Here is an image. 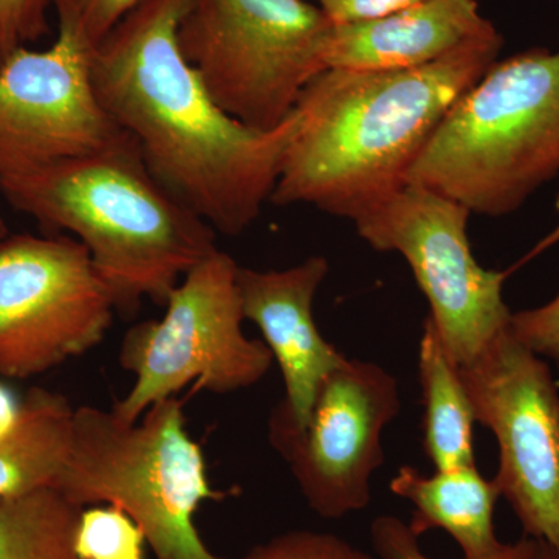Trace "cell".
<instances>
[{
	"label": "cell",
	"mask_w": 559,
	"mask_h": 559,
	"mask_svg": "<svg viewBox=\"0 0 559 559\" xmlns=\"http://www.w3.org/2000/svg\"><path fill=\"white\" fill-rule=\"evenodd\" d=\"M469 216L457 202L406 183L353 219L371 249L400 253L409 264L455 367L509 329L513 314L502 294L507 272L485 270L473 255Z\"/></svg>",
	"instance_id": "8"
},
{
	"label": "cell",
	"mask_w": 559,
	"mask_h": 559,
	"mask_svg": "<svg viewBox=\"0 0 559 559\" xmlns=\"http://www.w3.org/2000/svg\"><path fill=\"white\" fill-rule=\"evenodd\" d=\"M81 510L51 487L0 499V559H80L73 535Z\"/></svg>",
	"instance_id": "18"
},
{
	"label": "cell",
	"mask_w": 559,
	"mask_h": 559,
	"mask_svg": "<svg viewBox=\"0 0 559 559\" xmlns=\"http://www.w3.org/2000/svg\"><path fill=\"white\" fill-rule=\"evenodd\" d=\"M53 488L81 509L119 507L143 530L156 559H226L209 549L194 524L202 503L226 492L212 487L176 396L132 425L112 411L76 407L69 457Z\"/></svg>",
	"instance_id": "5"
},
{
	"label": "cell",
	"mask_w": 559,
	"mask_h": 559,
	"mask_svg": "<svg viewBox=\"0 0 559 559\" xmlns=\"http://www.w3.org/2000/svg\"><path fill=\"white\" fill-rule=\"evenodd\" d=\"M390 489L414 507L407 525L417 538L443 530L457 543L465 559H488L506 546L495 528L498 485L485 479L476 465L436 469L432 476L404 465L390 480Z\"/></svg>",
	"instance_id": "15"
},
{
	"label": "cell",
	"mask_w": 559,
	"mask_h": 559,
	"mask_svg": "<svg viewBox=\"0 0 559 559\" xmlns=\"http://www.w3.org/2000/svg\"><path fill=\"white\" fill-rule=\"evenodd\" d=\"M187 5L143 0L92 49V75L151 175L213 230L238 237L271 202L299 112L259 131L221 108L179 47Z\"/></svg>",
	"instance_id": "1"
},
{
	"label": "cell",
	"mask_w": 559,
	"mask_h": 559,
	"mask_svg": "<svg viewBox=\"0 0 559 559\" xmlns=\"http://www.w3.org/2000/svg\"><path fill=\"white\" fill-rule=\"evenodd\" d=\"M425 0H314L331 24H349L388 16Z\"/></svg>",
	"instance_id": "25"
},
{
	"label": "cell",
	"mask_w": 559,
	"mask_h": 559,
	"mask_svg": "<svg viewBox=\"0 0 559 559\" xmlns=\"http://www.w3.org/2000/svg\"><path fill=\"white\" fill-rule=\"evenodd\" d=\"M510 329L521 344L559 369V294L538 308L513 312Z\"/></svg>",
	"instance_id": "24"
},
{
	"label": "cell",
	"mask_w": 559,
	"mask_h": 559,
	"mask_svg": "<svg viewBox=\"0 0 559 559\" xmlns=\"http://www.w3.org/2000/svg\"><path fill=\"white\" fill-rule=\"evenodd\" d=\"M116 301L69 235L0 241V377L28 380L105 340Z\"/></svg>",
	"instance_id": "10"
},
{
	"label": "cell",
	"mask_w": 559,
	"mask_h": 559,
	"mask_svg": "<svg viewBox=\"0 0 559 559\" xmlns=\"http://www.w3.org/2000/svg\"><path fill=\"white\" fill-rule=\"evenodd\" d=\"M55 0H0V55L27 47L47 31V11Z\"/></svg>",
	"instance_id": "23"
},
{
	"label": "cell",
	"mask_w": 559,
	"mask_h": 559,
	"mask_svg": "<svg viewBox=\"0 0 559 559\" xmlns=\"http://www.w3.org/2000/svg\"><path fill=\"white\" fill-rule=\"evenodd\" d=\"M73 414L60 393L28 390L20 426L0 441V499L55 487L69 457Z\"/></svg>",
	"instance_id": "16"
},
{
	"label": "cell",
	"mask_w": 559,
	"mask_h": 559,
	"mask_svg": "<svg viewBox=\"0 0 559 559\" xmlns=\"http://www.w3.org/2000/svg\"><path fill=\"white\" fill-rule=\"evenodd\" d=\"M559 173V50L496 61L441 120L406 183L511 215Z\"/></svg>",
	"instance_id": "4"
},
{
	"label": "cell",
	"mask_w": 559,
	"mask_h": 559,
	"mask_svg": "<svg viewBox=\"0 0 559 559\" xmlns=\"http://www.w3.org/2000/svg\"><path fill=\"white\" fill-rule=\"evenodd\" d=\"M400 412L393 374L369 360L345 359L320 384L304 428L272 411L270 440L308 507L341 520L369 507L371 477L385 460L382 432Z\"/></svg>",
	"instance_id": "11"
},
{
	"label": "cell",
	"mask_w": 559,
	"mask_h": 559,
	"mask_svg": "<svg viewBox=\"0 0 559 559\" xmlns=\"http://www.w3.org/2000/svg\"><path fill=\"white\" fill-rule=\"evenodd\" d=\"M329 271L322 255L282 271L238 267L245 320L259 326L285 382L275 407L297 429L307 425L320 384L347 359L316 325V294Z\"/></svg>",
	"instance_id": "13"
},
{
	"label": "cell",
	"mask_w": 559,
	"mask_h": 559,
	"mask_svg": "<svg viewBox=\"0 0 559 559\" xmlns=\"http://www.w3.org/2000/svg\"><path fill=\"white\" fill-rule=\"evenodd\" d=\"M417 536L406 522L395 516H378L370 524V540L380 559H430L419 547ZM538 540L524 536L488 559H536Z\"/></svg>",
	"instance_id": "22"
},
{
	"label": "cell",
	"mask_w": 559,
	"mask_h": 559,
	"mask_svg": "<svg viewBox=\"0 0 559 559\" xmlns=\"http://www.w3.org/2000/svg\"><path fill=\"white\" fill-rule=\"evenodd\" d=\"M474 417L499 447L492 477L524 536L559 555V388L549 362L503 330L457 366Z\"/></svg>",
	"instance_id": "9"
},
{
	"label": "cell",
	"mask_w": 559,
	"mask_h": 559,
	"mask_svg": "<svg viewBox=\"0 0 559 559\" xmlns=\"http://www.w3.org/2000/svg\"><path fill=\"white\" fill-rule=\"evenodd\" d=\"M242 559H377L366 550L333 535V533L296 532L282 533L266 543L259 544Z\"/></svg>",
	"instance_id": "20"
},
{
	"label": "cell",
	"mask_w": 559,
	"mask_h": 559,
	"mask_svg": "<svg viewBox=\"0 0 559 559\" xmlns=\"http://www.w3.org/2000/svg\"><path fill=\"white\" fill-rule=\"evenodd\" d=\"M331 28L311 0H189L178 40L221 108L272 131L326 70Z\"/></svg>",
	"instance_id": "6"
},
{
	"label": "cell",
	"mask_w": 559,
	"mask_h": 559,
	"mask_svg": "<svg viewBox=\"0 0 559 559\" xmlns=\"http://www.w3.org/2000/svg\"><path fill=\"white\" fill-rule=\"evenodd\" d=\"M0 190L11 207L87 249L123 314L145 299L165 305L218 249L216 231L151 175L131 139L2 179Z\"/></svg>",
	"instance_id": "3"
},
{
	"label": "cell",
	"mask_w": 559,
	"mask_h": 559,
	"mask_svg": "<svg viewBox=\"0 0 559 559\" xmlns=\"http://www.w3.org/2000/svg\"><path fill=\"white\" fill-rule=\"evenodd\" d=\"M536 559H559V555L551 549L550 546H547L546 543L538 540V554H536Z\"/></svg>",
	"instance_id": "26"
},
{
	"label": "cell",
	"mask_w": 559,
	"mask_h": 559,
	"mask_svg": "<svg viewBox=\"0 0 559 559\" xmlns=\"http://www.w3.org/2000/svg\"><path fill=\"white\" fill-rule=\"evenodd\" d=\"M423 404V450L433 469L476 465L473 404L457 374V367L426 318L418 347Z\"/></svg>",
	"instance_id": "17"
},
{
	"label": "cell",
	"mask_w": 559,
	"mask_h": 559,
	"mask_svg": "<svg viewBox=\"0 0 559 559\" xmlns=\"http://www.w3.org/2000/svg\"><path fill=\"white\" fill-rule=\"evenodd\" d=\"M240 264L216 249L193 267L165 301L160 319L145 320L124 334L120 366L134 384L112 411L138 421L154 404L193 384V392L231 393L259 384L271 370L272 353L242 331Z\"/></svg>",
	"instance_id": "7"
},
{
	"label": "cell",
	"mask_w": 559,
	"mask_h": 559,
	"mask_svg": "<svg viewBox=\"0 0 559 559\" xmlns=\"http://www.w3.org/2000/svg\"><path fill=\"white\" fill-rule=\"evenodd\" d=\"M143 0H55L58 28L83 40L90 49Z\"/></svg>",
	"instance_id": "21"
},
{
	"label": "cell",
	"mask_w": 559,
	"mask_h": 559,
	"mask_svg": "<svg viewBox=\"0 0 559 559\" xmlns=\"http://www.w3.org/2000/svg\"><path fill=\"white\" fill-rule=\"evenodd\" d=\"M555 207H557V210L559 212V193H558V197H557V201H555Z\"/></svg>",
	"instance_id": "28"
},
{
	"label": "cell",
	"mask_w": 559,
	"mask_h": 559,
	"mask_svg": "<svg viewBox=\"0 0 559 559\" xmlns=\"http://www.w3.org/2000/svg\"><path fill=\"white\" fill-rule=\"evenodd\" d=\"M495 28L477 0H425L377 20L333 24L326 69L421 68Z\"/></svg>",
	"instance_id": "14"
},
{
	"label": "cell",
	"mask_w": 559,
	"mask_h": 559,
	"mask_svg": "<svg viewBox=\"0 0 559 559\" xmlns=\"http://www.w3.org/2000/svg\"><path fill=\"white\" fill-rule=\"evenodd\" d=\"M2 190H0V241H2L3 238H5L7 235H9V227H7L5 218H3L2 213Z\"/></svg>",
	"instance_id": "27"
},
{
	"label": "cell",
	"mask_w": 559,
	"mask_h": 559,
	"mask_svg": "<svg viewBox=\"0 0 559 559\" xmlns=\"http://www.w3.org/2000/svg\"><path fill=\"white\" fill-rule=\"evenodd\" d=\"M498 28L421 68L326 69L301 92L271 202L355 219L406 186L455 105L498 61Z\"/></svg>",
	"instance_id": "2"
},
{
	"label": "cell",
	"mask_w": 559,
	"mask_h": 559,
	"mask_svg": "<svg viewBox=\"0 0 559 559\" xmlns=\"http://www.w3.org/2000/svg\"><path fill=\"white\" fill-rule=\"evenodd\" d=\"M145 533L116 506L84 507L73 549L80 559H145Z\"/></svg>",
	"instance_id": "19"
},
{
	"label": "cell",
	"mask_w": 559,
	"mask_h": 559,
	"mask_svg": "<svg viewBox=\"0 0 559 559\" xmlns=\"http://www.w3.org/2000/svg\"><path fill=\"white\" fill-rule=\"evenodd\" d=\"M130 139L98 97L92 49L58 28L44 50L0 62V180L87 156Z\"/></svg>",
	"instance_id": "12"
},
{
	"label": "cell",
	"mask_w": 559,
	"mask_h": 559,
	"mask_svg": "<svg viewBox=\"0 0 559 559\" xmlns=\"http://www.w3.org/2000/svg\"><path fill=\"white\" fill-rule=\"evenodd\" d=\"M0 62H2V55H0Z\"/></svg>",
	"instance_id": "29"
}]
</instances>
